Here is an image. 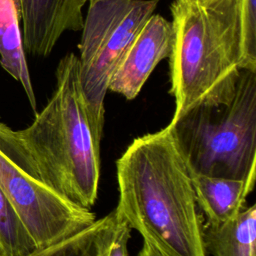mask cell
<instances>
[{"instance_id":"obj_17","label":"cell","mask_w":256,"mask_h":256,"mask_svg":"<svg viewBox=\"0 0 256 256\" xmlns=\"http://www.w3.org/2000/svg\"><path fill=\"white\" fill-rule=\"evenodd\" d=\"M0 256H6V254H5L4 250H3L2 246H1V243H0Z\"/></svg>"},{"instance_id":"obj_12","label":"cell","mask_w":256,"mask_h":256,"mask_svg":"<svg viewBox=\"0 0 256 256\" xmlns=\"http://www.w3.org/2000/svg\"><path fill=\"white\" fill-rule=\"evenodd\" d=\"M121 222L114 209L76 234L27 256H108Z\"/></svg>"},{"instance_id":"obj_13","label":"cell","mask_w":256,"mask_h":256,"mask_svg":"<svg viewBox=\"0 0 256 256\" xmlns=\"http://www.w3.org/2000/svg\"><path fill=\"white\" fill-rule=\"evenodd\" d=\"M0 243L6 256H27L39 249L20 216L1 189Z\"/></svg>"},{"instance_id":"obj_15","label":"cell","mask_w":256,"mask_h":256,"mask_svg":"<svg viewBox=\"0 0 256 256\" xmlns=\"http://www.w3.org/2000/svg\"><path fill=\"white\" fill-rule=\"evenodd\" d=\"M130 231L131 228L122 219L120 228L110 248L108 256H127V244L130 238Z\"/></svg>"},{"instance_id":"obj_8","label":"cell","mask_w":256,"mask_h":256,"mask_svg":"<svg viewBox=\"0 0 256 256\" xmlns=\"http://www.w3.org/2000/svg\"><path fill=\"white\" fill-rule=\"evenodd\" d=\"M82 0H18L25 52L46 57L66 31L83 27Z\"/></svg>"},{"instance_id":"obj_2","label":"cell","mask_w":256,"mask_h":256,"mask_svg":"<svg viewBox=\"0 0 256 256\" xmlns=\"http://www.w3.org/2000/svg\"><path fill=\"white\" fill-rule=\"evenodd\" d=\"M119 216L164 256H207L190 174L167 127L116 161Z\"/></svg>"},{"instance_id":"obj_4","label":"cell","mask_w":256,"mask_h":256,"mask_svg":"<svg viewBox=\"0 0 256 256\" xmlns=\"http://www.w3.org/2000/svg\"><path fill=\"white\" fill-rule=\"evenodd\" d=\"M166 127L189 174L255 178L256 71L241 69L229 101L194 106Z\"/></svg>"},{"instance_id":"obj_1","label":"cell","mask_w":256,"mask_h":256,"mask_svg":"<svg viewBox=\"0 0 256 256\" xmlns=\"http://www.w3.org/2000/svg\"><path fill=\"white\" fill-rule=\"evenodd\" d=\"M0 149L24 172L67 201L91 209L98 195L100 147L86 116L71 52L58 63L56 89L45 107L24 129L0 122Z\"/></svg>"},{"instance_id":"obj_18","label":"cell","mask_w":256,"mask_h":256,"mask_svg":"<svg viewBox=\"0 0 256 256\" xmlns=\"http://www.w3.org/2000/svg\"><path fill=\"white\" fill-rule=\"evenodd\" d=\"M84 3H87V2H89V1H91V0H82Z\"/></svg>"},{"instance_id":"obj_3","label":"cell","mask_w":256,"mask_h":256,"mask_svg":"<svg viewBox=\"0 0 256 256\" xmlns=\"http://www.w3.org/2000/svg\"><path fill=\"white\" fill-rule=\"evenodd\" d=\"M171 121L200 104L229 101L242 69L239 0H173Z\"/></svg>"},{"instance_id":"obj_5","label":"cell","mask_w":256,"mask_h":256,"mask_svg":"<svg viewBox=\"0 0 256 256\" xmlns=\"http://www.w3.org/2000/svg\"><path fill=\"white\" fill-rule=\"evenodd\" d=\"M159 0H91L81 29L78 73L89 127L97 146L110 79Z\"/></svg>"},{"instance_id":"obj_16","label":"cell","mask_w":256,"mask_h":256,"mask_svg":"<svg viewBox=\"0 0 256 256\" xmlns=\"http://www.w3.org/2000/svg\"><path fill=\"white\" fill-rule=\"evenodd\" d=\"M138 256H164L161 254L158 250H156L154 247H152L149 243L143 242V246L138 254Z\"/></svg>"},{"instance_id":"obj_6","label":"cell","mask_w":256,"mask_h":256,"mask_svg":"<svg viewBox=\"0 0 256 256\" xmlns=\"http://www.w3.org/2000/svg\"><path fill=\"white\" fill-rule=\"evenodd\" d=\"M0 189L38 248H45L90 226L96 216L36 180L0 149Z\"/></svg>"},{"instance_id":"obj_11","label":"cell","mask_w":256,"mask_h":256,"mask_svg":"<svg viewBox=\"0 0 256 256\" xmlns=\"http://www.w3.org/2000/svg\"><path fill=\"white\" fill-rule=\"evenodd\" d=\"M0 65L21 84L36 114V97L22 43L18 0H0Z\"/></svg>"},{"instance_id":"obj_9","label":"cell","mask_w":256,"mask_h":256,"mask_svg":"<svg viewBox=\"0 0 256 256\" xmlns=\"http://www.w3.org/2000/svg\"><path fill=\"white\" fill-rule=\"evenodd\" d=\"M190 177L197 206L211 224L235 217L244 208L255 184V178L237 180L199 174H190Z\"/></svg>"},{"instance_id":"obj_14","label":"cell","mask_w":256,"mask_h":256,"mask_svg":"<svg viewBox=\"0 0 256 256\" xmlns=\"http://www.w3.org/2000/svg\"><path fill=\"white\" fill-rule=\"evenodd\" d=\"M242 69L256 71V0H239Z\"/></svg>"},{"instance_id":"obj_10","label":"cell","mask_w":256,"mask_h":256,"mask_svg":"<svg viewBox=\"0 0 256 256\" xmlns=\"http://www.w3.org/2000/svg\"><path fill=\"white\" fill-rule=\"evenodd\" d=\"M202 240L211 256H256V205L244 207L219 224L202 223Z\"/></svg>"},{"instance_id":"obj_7","label":"cell","mask_w":256,"mask_h":256,"mask_svg":"<svg viewBox=\"0 0 256 256\" xmlns=\"http://www.w3.org/2000/svg\"><path fill=\"white\" fill-rule=\"evenodd\" d=\"M172 25L152 14L133 39L110 79L108 90L128 100L136 98L156 65L168 58L172 46Z\"/></svg>"}]
</instances>
